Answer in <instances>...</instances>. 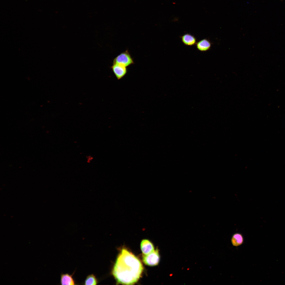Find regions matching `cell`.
<instances>
[{
	"instance_id": "obj_7",
	"label": "cell",
	"mask_w": 285,
	"mask_h": 285,
	"mask_svg": "<svg viewBox=\"0 0 285 285\" xmlns=\"http://www.w3.org/2000/svg\"><path fill=\"white\" fill-rule=\"evenodd\" d=\"M181 38L182 42L186 46H193L197 42L196 38L190 34H186L181 36Z\"/></svg>"
},
{
	"instance_id": "obj_2",
	"label": "cell",
	"mask_w": 285,
	"mask_h": 285,
	"mask_svg": "<svg viewBox=\"0 0 285 285\" xmlns=\"http://www.w3.org/2000/svg\"><path fill=\"white\" fill-rule=\"evenodd\" d=\"M142 260L146 265L154 266L157 265L159 261L160 256L158 249H157L147 254H143Z\"/></svg>"
},
{
	"instance_id": "obj_3",
	"label": "cell",
	"mask_w": 285,
	"mask_h": 285,
	"mask_svg": "<svg viewBox=\"0 0 285 285\" xmlns=\"http://www.w3.org/2000/svg\"><path fill=\"white\" fill-rule=\"evenodd\" d=\"M113 63L128 66L134 63L133 60L127 50L123 52L115 58Z\"/></svg>"
},
{
	"instance_id": "obj_8",
	"label": "cell",
	"mask_w": 285,
	"mask_h": 285,
	"mask_svg": "<svg viewBox=\"0 0 285 285\" xmlns=\"http://www.w3.org/2000/svg\"><path fill=\"white\" fill-rule=\"evenodd\" d=\"M60 282L61 284L63 285L75 284L72 275L68 273L62 274H61Z\"/></svg>"
},
{
	"instance_id": "obj_10",
	"label": "cell",
	"mask_w": 285,
	"mask_h": 285,
	"mask_svg": "<svg viewBox=\"0 0 285 285\" xmlns=\"http://www.w3.org/2000/svg\"><path fill=\"white\" fill-rule=\"evenodd\" d=\"M98 283V281L96 276L94 274H92L87 276L85 280L84 284L95 285Z\"/></svg>"
},
{
	"instance_id": "obj_4",
	"label": "cell",
	"mask_w": 285,
	"mask_h": 285,
	"mask_svg": "<svg viewBox=\"0 0 285 285\" xmlns=\"http://www.w3.org/2000/svg\"><path fill=\"white\" fill-rule=\"evenodd\" d=\"M111 68L116 78L118 80L123 78L127 72L126 67L117 63H113Z\"/></svg>"
},
{
	"instance_id": "obj_5",
	"label": "cell",
	"mask_w": 285,
	"mask_h": 285,
	"mask_svg": "<svg viewBox=\"0 0 285 285\" xmlns=\"http://www.w3.org/2000/svg\"><path fill=\"white\" fill-rule=\"evenodd\" d=\"M140 248L143 254H148L154 250L152 243L147 239L142 240L141 243Z\"/></svg>"
},
{
	"instance_id": "obj_1",
	"label": "cell",
	"mask_w": 285,
	"mask_h": 285,
	"mask_svg": "<svg viewBox=\"0 0 285 285\" xmlns=\"http://www.w3.org/2000/svg\"><path fill=\"white\" fill-rule=\"evenodd\" d=\"M143 270L139 259L125 249L118 254L112 271V274L119 283L132 285L141 276Z\"/></svg>"
},
{
	"instance_id": "obj_9",
	"label": "cell",
	"mask_w": 285,
	"mask_h": 285,
	"mask_svg": "<svg viewBox=\"0 0 285 285\" xmlns=\"http://www.w3.org/2000/svg\"><path fill=\"white\" fill-rule=\"evenodd\" d=\"M232 245L235 246H238L241 245L243 242V238L242 235L239 233L234 234L231 239Z\"/></svg>"
},
{
	"instance_id": "obj_6",
	"label": "cell",
	"mask_w": 285,
	"mask_h": 285,
	"mask_svg": "<svg viewBox=\"0 0 285 285\" xmlns=\"http://www.w3.org/2000/svg\"><path fill=\"white\" fill-rule=\"evenodd\" d=\"M197 49L201 51H206L210 49L211 46V42L206 39H202L197 42L196 44Z\"/></svg>"
},
{
	"instance_id": "obj_11",
	"label": "cell",
	"mask_w": 285,
	"mask_h": 285,
	"mask_svg": "<svg viewBox=\"0 0 285 285\" xmlns=\"http://www.w3.org/2000/svg\"></svg>"
}]
</instances>
